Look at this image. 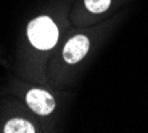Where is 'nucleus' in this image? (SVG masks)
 <instances>
[{"label": "nucleus", "mask_w": 148, "mask_h": 133, "mask_svg": "<svg viewBox=\"0 0 148 133\" xmlns=\"http://www.w3.org/2000/svg\"><path fill=\"white\" fill-rule=\"evenodd\" d=\"M28 39L38 49H51L59 38L58 27L48 16H40L28 24Z\"/></svg>", "instance_id": "f257e3e1"}, {"label": "nucleus", "mask_w": 148, "mask_h": 133, "mask_svg": "<svg viewBox=\"0 0 148 133\" xmlns=\"http://www.w3.org/2000/svg\"><path fill=\"white\" fill-rule=\"evenodd\" d=\"M27 104L35 113L45 116L53 112L55 109V100L43 89H31L27 95Z\"/></svg>", "instance_id": "f03ea898"}, {"label": "nucleus", "mask_w": 148, "mask_h": 133, "mask_svg": "<svg viewBox=\"0 0 148 133\" xmlns=\"http://www.w3.org/2000/svg\"><path fill=\"white\" fill-rule=\"evenodd\" d=\"M88 49H90V40L84 35H77L67 41L63 49V56L67 63L75 64L86 56Z\"/></svg>", "instance_id": "7ed1b4c3"}, {"label": "nucleus", "mask_w": 148, "mask_h": 133, "mask_svg": "<svg viewBox=\"0 0 148 133\" xmlns=\"http://www.w3.org/2000/svg\"><path fill=\"white\" fill-rule=\"evenodd\" d=\"M4 132L5 133H34L35 128L32 126V124L28 123L27 120L14 119V120H10L5 124Z\"/></svg>", "instance_id": "20e7f679"}, {"label": "nucleus", "mask_w": 148, "mask_h": 133, "mask_svg": "<svg viewBox=\"0 0 148 133\" xmlns=\"http://www.w3.org/2000/svg\"><path fill=\"white\" fill-rule=\"evenodd\" d=\"M84 3H86V7L91 12L100 14V12L107 11V8L111 4V0H84Z\"/></svg>", "instance_id": "39448f33"}]
</instances>
